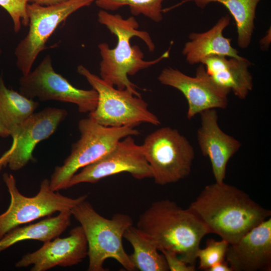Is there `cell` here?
Returning a JSON list of instances; mask_svg holds the SVG:
<instances>
[{"instance_id": "1", "label": "cell", "mask_w": 271, "mask_h": 271, "mask_svg": "<svg viewBox=\"0 0 271 271\" xmlns=\"http://www.w3.org/2000/svg\"><path fill=\"white\" fill-rule=\"evenodd\" d=\"M187 208L229 244L271 215L247 193L224 182L206 185Z\"/></svg>"}, {"instance_id": "2", "label": "cell", "mask_w": 271, "mask_h": 271, "mask_svg": "<svg viewBox=\"0 0 271 271\" xmlns=\"http://www.w3.org/2000/svg\"><path fill=\"white\" fill-rule=\"evenodd\" d=\"M97 20L117 40L114 48H110L105 42L98 45L101 58L99 64L100 78L118 89H126L135 95L141 96L137 90L138 87L129 80L128 76L134 75L141 70L168 58L170 47L156 59L145 60L140 47L131 46L130 39L134 37L140 38L150 52L155 50V45L148 32L139 30V23L134 17L124 19L120 15L100 10L97 14Z\"/></svg>"}, {"instance_id": "3", "label": "cell", "mask_w": 271, "mask_h": 271, "mask_svg": "<svg viewBox=\"0 0 271 271\" xmlns=\"http://www.w3.org/2000/svg\"><path fill=\"white\" fill-rule=\"evenodd\" d=\"M137 227L151 238L159 251L174 253L194 266L201 240L210 233L188 208L169 199L153 202L141 214Z\"/></svg>"}, {"instance_id": "4", "label": "cell", "mask_w": 271, "mask_h": 271, "mask_svg": "<svg viewBox=\"0 0 271 271\" xmlns=\"http://www.w3.org/2000/svg\"><path fill=\"white\" fill-rule=\"evenodd\" d=\"M71 212L82 227L87 241V270H106L104 263L108 258L115 259L126 270H135L122 243L125 231L133 225L130 216L116 213L111 218H106L86 199L75 206Z\"/></svg>"}, {"instance_id": "5", "label": "cell", "mask_w": 271, "mask_h": 271, "mask_svg": "<svg viewBox=\"0 0 271 271\" xmlns=\"http://www.w3.org/2000/svg\"><path fill=\"white\" fill-rule=\"evenodd\" d=\"M78 129L80 139L72 145L63 164L55 168L49 180L55 191L66 189L69 181L78 170L101 158L121 140L140 134L135 128L105 126L89 117L79 121Z\"/></svg>"}, {"instance_id": "6", "label": "cell", "mask_w": 271, "mask_h": 271, "mask_svg": "<svg viewBox=\"0 0 271 271\" xmlns=\"http://www.w3.org/2000/svg\"><path fill=\"white\" fill-rule=\"evenodd\" d=\"M77 71L98 93L97 106L89 113V117L98 123L108 127L133 128L142 123L156 126L161 124L141 96L135 95L128 89L116 88L83 65H78Z\"/></svg>"}, {"instance_id": "7", "label": "cell", "mask_w": 271, "mask_h": 271, "mask_svg": "<svg viewBox=\"0 0 271 271\" xmlns=\"http://www.w3.org/2000/svg\"><path fill=\"white\" fill-rule=\"evenodd\" d=\"M141 146L156 184L176 183L190 174L194 150L178 130L160 128L148 134Z\"/></svg>"}, {"instance_id": "8", "label": "cell", "mask_w": 271, "mask_h": 271, "mask_svg": "<svg viewBox=\"0 0 271 271\" xmlns=\"http://www.w3.org/2000/svg\"><path fill=\"white\" fill-rule=\"evenodd\" d=\"M3 180L10 194L11 202L7 211L0 215V239L21 225L51 216L56 212L71 210L87 197V195L76 198L64 196L51 188L48 179L42 181L36 195L28 197L19 192L13 175L5 173Z\"/></svg>"}, {"instance_id": "9", "label": "cell", "mask_w": 271, "mask_h": 271, "mask_svg": "<svg viewBox=\"0 0 271 271\" xmlns=\"http://www.w3.org/2000/svg\"><path fill=\"white\" fill-rule=\"evenodd\" d=\"M95 0H67L44 6L28 4L27 12L29 31L15 49L16 65L22 75L31 71L39 54L58 26L80 9L91 5Z\"/></svg>"}, {"instance_id": "10", "label": "cell", "mask_w": 271, "mask_h": 271, "mask_svg": "<svg viewBox=\"0 0 271 271\" xmlns=\"http://www.w3.org/2000/svg\"><path fill=\"white\" fill-rule=\"evenodd\" d=\"M20 93L26 97L41 101L57 100L76 104L81 113H90L98 99L94 89L84 90L72 85L54 69L52 59L46 56L33 71L20 79Z\"/></svg>"}, {"instance_id": "11", "label": "cell", "mask_w": 271, "mask_h": 271, "mask_svg": "<svg viewBox=\"0 0 271 271\" xmlns=\"http://www.w3.org/2000/svg\"><path fill=\"white\" fill-rule=\"evenodd\" d=\"M121 173H128L138 180L152 178V170L142 146L135 143L132 136L121 140L101 158L75 174L69 181L66 189L82 183H95Z\"/></svg>"}, {"instance_id": "12", "label": "cell", "mask_w": 271, "mask_h": 271, "mask_svg": "<svg viewBox=\"0 0 271 271\" xmlns=\"http://www.w3.org/2000/svg\"><path fill=\"white\" fill-rule=\"evenodd\" d=\"M67 114L65 109L55 107L32 114L11 136V148L0 157V170L7 166L12 170H18L33 160L37 145L50 137Z\"/></svg>"}, {"instance_id": "13", "label": "cell", "mask_w": 271, "mask_h": 271, "mask_svg": "<svg viewBox=\"0 0 271 271\" xmlns=\"http://www.w3.org/2000/svg\"><path fill=\"white\" fill-rule=\"evenodd\" d=\"M158 79L161 84L173 87L183 94L188 103V119L204 110L225 109L228 105L229 93L213 82L202 64L196 69L195 77L169 67L162 70Z\"/></svg>"}, {"instance_id": "14", "label": "cell", "mask_w": 271, "mask_h": 271, "mask_svg": "<svg viewBox=\"0 0 271 271\" xmlns=\"http://www.w3.org/2000/svg\"><path fill=\"white\" fill-rule=\"evenodd\" d=\"M87 253V241L80 225L73 228L66 237H57L44 242L36 251L24 255L16 266L33 265L31 271H45L56 266H70L81 262Z\"/></svg>"}, {"instance_id": "15", "label": "cell", "mask_w": 271, "mask_h": 271, "mask_svg": "<svg viewBox=\"0 0 271 271\" xmlns=\"http://www.w3.org/2000/svg\"><path fill=\"white\" fill-rule=\"evenodd\" d=\"M200 114L201 124L197 131L198 145L202 155L210 161L216 182L221 183L225 178L228 161L241 144L220 128L216 109L204 110Z\"/></svg>"}, {"instance_id": "16", "label": "cell", "mask_w": 271, "mask_h": 271, "mask_svg": "<svg viewBox=\"0 0 271 271\" xmlns=\"http://www.w3.org/2000/svg\"><path fill=\"white\" fill-rule=\"evenodd\" d=\"M225 258L233 271L271 269V218L229 244Z\"/></svg>"}, {"instance_id": "17", "label": "cell", "mask_w": 271, "mask_h": 271, "mask_svg": "<svg viewBox=\"0 0 271 271\" xmlns=\"http://www.w3.org/2000/svg\"><path fill=\"white\" fill-rule=\"evenodd\" d=\"M201 64L216 85L240 99H245L252 90L253 77L249 70L252 63L247 58L213 56Z\"/></svg>"}, {"instance_id": "18", "label": "cell", "mask_w": 271, "mask_h": 271, "mask_svg": "<svg viewBox=\"0 0 271 271\" xmlns=\"http://www.w3.org/2000/svg\"><path fill=\"white\" fill-rule=\"evenodd\" d=\"M230 17H221L209 30L203 33L192 32L182 49L186 61L190 65L201 63L204 59L213 56L241 58L238 51L231 44V39L223 35L229 26Z\"/></svg>"}, {"instance_id": "19", "label": "cell", "mask_w": 271, "mask_h": 271, "mask_svg": "<svg viewBox=\"0 0 271 271\" xmlns=\"http://www.w3.org/2000/svg\"><path fill=\"white\" fill-rule=\"evenodd\" d=\"M72 216L71 210H63L56 216L12 229L0 239V252L26 240L45 242L58 237L70 225Z\"/></svg>"}, {"instance_id": "20", "label": "cell", "mask_w": 271, "mask_h": 271, "mask_svg": "<svg viewBox=\"0 0 271 271\" xmlns=\"http://www.w3.org/2000/svg\"><path fill=\"white\" fill-rule=\"evenodd\" d=\"M261 0H182L180 2L163 9L167 13L188 2L204 8L211 3H217L224 6L234 18L236 26L237 44L243 49L249 47L254 30V20L257 6Z\"/></svg>"}, {"instance_id": "21", "label": "cell", "mask_w": 271, "mask_h": 271, "mask_svg": "<svg viewBox=\"0 0 271 271\" xmlns=\"http://www.w3.org/2000/svg\"><path fill=\"white\" fill-rule=\"evenodd\" d=\"M39 105L37 101L8 89L0 77V128L7 137L11 136Z\"/></svg>"}, {"instance_id": "22", "label": "cell", "mask_w": 271, "mask_h": 271, "mask_svg": "<svg viewBox=\"0 0 271 271\" xmlns=\"http://www.w3.org/2000/svg\"><path fill=\"white\" fill-rule=\"evenodd\" d=\"M123 238L131 244L133 252L129 255L135 270L167 271V264L163 254L146 233L133 225L125 231Z\"/></svg>"}, {"instance_id": "23", "label": "cell", "mask_w": 271, "mask_h": 271, "mask_svg": "<svg viewBox=\"0 0 271 271\" xmlns=\"http://www.w3.org/2000/svg\"><path fill=\"white\" fill-rule=\"evenodd\" d=\"M165 0H95L101 10L116 11L128 6L133 16L143 15L156 23L163 19L162 4Z\"/></svg>"}, {"instance_id": "24", "label": "cell", "mask_w": 271, "mask_h": 271, "mask_svg": "<svg viewBox=\"0 0 271 271\" xmlns=\"http://www.w3.org/2000/svg\"><path fill=\"white\" fill-rule=\"evenodd\" d=\"M229 243L225 240L208 239L206 246L198 249L197 258L199 260V268L207 270L214 264L225 260Z\"/></svg>"}, {"instance_id": "25", "label": "cell", "mask_w": 271, "mask_h": 271, "mask_svg": "<svg viewBox=\"0 0 271 271\" xmlns=\"http://www.w3.org/2000/svg\"><path fill=\"white\" fill-rule=\"evenodd\" d=\"M29 0H0V6L3 8L11 16L14 30L18 33L23 26H28L29 18L27 7Z\"/></svg>"}, {"instance_id": "26", "label": "cell", "mask_w": 271, "mask_h": 271, "mask_svg": "<svg viewBox=\"0 0 271 271\" xmlns=\"http://www.w3.org/2000/svg\"><path fill=\"white\" fill-rule=\"evenodd\" d=\"M169 270L171 271H195L194 265H190L182 260L178 255L173 252L163 251Z\"/></svg>"}, {"instance_id": "27", "label": "cell", "mask_w": 271, "mask_h": 271, "mask_svg": "<svg viewBox=\"0 0 271 271\" xmlns=\"http://www.w3.org/2000/svg\"><path fill=\"white\" fill-rule=\"evenodd\" d=\"M207 271H233L227 261H220L210 267Z\"/></svg>"}, {"instance_id": "28", "label": "cell", "mask_w": 271, "mask_h": 271, "mask_svg": "<svg viewBox=\"0 0 271 271\" xmlns=\"http://www.w3.org/2000/svg\"><path fill=\"white\" fill-rule=\"evenodd\" d=\"M271 43L270 27L266 34L260 40V46L262 50H266L268 49Z\"/></svg>"}, {"instance_id": "29", "label": "cell", "mask_w": 271, "mask_h": 271, "mask_svg": "<svg viewBox=\"0 0 271 271\" xmlns=\"http://www.w3.org/2000/svg\"><path fill=\"white\" fill-rule=\"evenodd\" d=\"M66 1L67 0H29V3L44 6H49L58 4Z\"/></svg>"}, {"instance_id": "30", "label": "cell", "mask_w": 271, "mask_h": 271, "mask_svg": "<svg viewBox=\"0 0 271 271\" xmlns=\"http://www.w3.org/2000/svg\"><path fill=\"white\" fill-rule=\"evenodd\" d=\"M0 136L2 137H7L6 134L4 131L0 128Z\"/></svg>"}, {"instance_id": "31", "label": "cell", "mask_w": 271, "mask_h": 271, "mask_svg": "<svg viewBox=\"0 0 271 271\" xmlns=\"http://www.w3.org/2000/svg\"><path fill=\"white\" fill-rule=\"evenodd\" d=\"M1 53H2V50H1V49L0 48V56H1Z\"/></svg>"}]
</instances>
